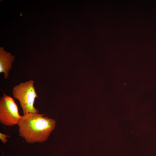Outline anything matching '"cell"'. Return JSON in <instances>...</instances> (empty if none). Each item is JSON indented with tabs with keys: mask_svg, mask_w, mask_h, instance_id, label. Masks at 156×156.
<instances>
[{
	"mask_svg": "<svg viewBox=\"0 0 156 156\" xmlns=\"http://www.w3.org/2000/svg\"><path fill=\"white\" fill-rule=\"evenodd\" d=\"M56 123L45 114L27 113L21 116L17 125L19 135L28 143L43 142L54 129Z\"/></svg>",
	"mask_w": 156,
	"mask_h": 156,
	"instance_id": "cell-1",
	"label": "cell"
},
{
	"mask_svg": "<svg viewBox=\"0 0 156 156\" xmlns=\"http://www.w3.org/2000/svg\"><path fill=\"white\" fill-rule=\"evenodd\" d=\"M34 84V81L30 79L21 83L13 88V96L18 101L23 115L28 113L39 112L34 105L35 99L38 98Z\"/></svg>",
	"mask_w": 156,
	"mask_h": 156,
	"instance_id": "cell-2",
	"label": "cell"
},
{
	"mask_svg": "<svg viewBox=\"0 0 156 156\" xmlns=\"http://www.w3.org/2000/svg\"><path fill=\"white\" fill-rule=\"evenodd\" d=\"M22 116L13 98L3 93L0 99V122L3 125L12 126L18 125Z\"/></svg>",
	"mask_w": 156,
	"mask_h": 156,
	"instance_id": "cell-3",
	"label": "cell"
},
{
	"mask_svg": "<svg viewBox=\"0 0 156 156\" xmlns=\"http://www.w3.org/2000/svg\"><path fill=\"white\" fill-rule=\"evenodd\" d=\"M15 58L11 53L7 51L3 47H0V73H3L5 79L9 77V72Z\"/></svg>",
	"mask_w": 156,
	"mask_h": 156,
	"instance_id": "cell-4",
	"label": "cell"
},
{
	"mask_svg": "<svg viewBox=\"0 0 156 156\" xmlns=\"http://www.w3.org/2000/svg\"><path fill=\"white\" fill-rule=\"evenodd\" d=\"M10 137V136L9 135H7L2 133H0V139L2 142L4 144H6L8 142L6 138Z\"/></svg>",
	"mask_w": 156,
	"mask_h": 156,
	"instance_id": "cell-5",
	"label": "cell"
}]
</instances>
